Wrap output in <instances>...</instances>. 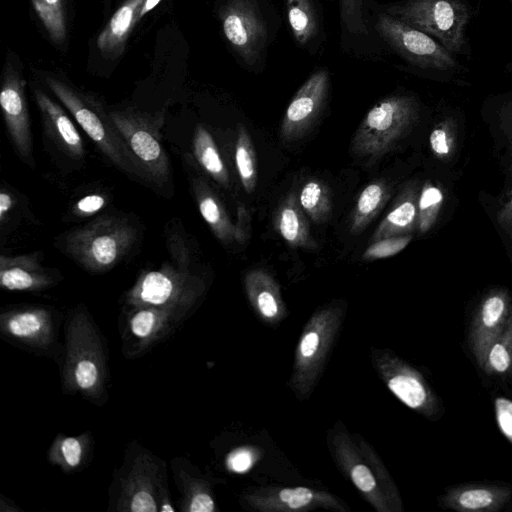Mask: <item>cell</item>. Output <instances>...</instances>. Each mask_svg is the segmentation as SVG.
<instances>
[{"instance_id":"22","label":"cell","mask_w":512,"mask_h":512,"mask_svg":"<svg viewBox=\"0 0 512 512\" xmlns=\"http://www.w3.org/2000/svg\"><path fill=\"white\" fill-rule=\"evenodd\" d=\"M299 203L308 217L316 223L327 220L332 209L331 193L321 180L307 181L299 194Z\"/></svg>"},{"instance_id":"44","label":"cell","mask_w":512,"mask_h":512,"mask_svg":"<svg viewBox=\"0 0 512 512\" xmlns=\"http://www.w3.org/2000/svg\"><path fill=\"white\" fill-rule=\"evenodd\" d=\"M318 342L319 337L315 332L308 333L301 342L300 349L302 355L306 357L312 355L318 346Z\"/></svg>"},{"instance_id":"36","label":"cell","mask_w":512,"mask_h":512,"mask_svg":"<svg viewBox=\"0 0 512 512\" xmlns=\"http://www.w3.org/2000/svg\"><path fill=\"white\" fill-rule=\"evenodd\" d=\"M154 323L155 315L151 311H140L132 319V331L139 337H146L152 331Z\"/></svg>"},{"instance_id":"41","label":"cell","mask_w":512,"mask_h":512,"mask_svg":"<svg viewBox=\"0 0 512 512\" xmlns=\"http://www.w3.org/2000/svg\"><path fill=\"white\" fill-rule=\"evenodd\" d=\"M228 463L231 469L242 472L250 467L251 456L247 451L239 450L230 456Z\"/></svg>"},{"instance_id":"25","label":"cell","mask_w":512,"mask_h":512,"mask_svg":"<svg viewBox=\"0 0 512 512\" xmlns=\"http://www.w3.org/2000/svg\"><path fill=\"white\" fill-rule=\"evenodd\" d=\"M30 1L50 39L56 44L63 43L67 34L64 0Z\"/></svg>"},{"instance_id":"18","label":"cell","mask_w":512,"mask_h":512,"mask_svg":"<svg viewBox=\"0 0 512 512\" xmlns=\"http://www.w3.org/2000/svg\"><path fill=\"white\" fill-rule=\"evenodd\" d=\"M168 263L160 270L146 272L138 284V297L141 301L161 305L169 301L179 289V282L184 280L186 270L174 268Z\"/></svg>"},{"instance_id":"29","label":"cell","mask_w":512,"mask_h":512,"mask_svg":"<svg viewBox=\"0 0 512 512\" xmlns=\"http://www.w3.org/2000/svg\"><path fill=\"white\" fill-rule=\"evenodd\" d=\"M429 143L437 157L446 158L451 155L455 144L454 123L451 119H445L432 130Z\"/></svg>"},{"instance_id":"21","label":"cell","mask_w":512,"mask_h":512,"mask_svg":"<svg viewBox=\"0 0 512 512\" xmlns=\"http://www.w3.org/2000/svg\"><path fill=\"white\" fill-rule=\"evenodd\" d=\"M193 153L197 162L207 174L224 188L229 187L230 179L225 163L212 135L202 125H197L194 131Z\"/></svg>"},{"instance_id":"31","label":"cell","mask_w":512,"mask_h":512,"mask_svg":"<svg viewBox=\"0 0 512 512\" xmlns=\"http://www.w3.org/2000/svg\"><path fill=\"white\" fill-rule=\"evenodd\" d=\"M341 18L346 28L354 34L367 33L365 0H339Z\"/></svg>"},{"instance_id":"7","label":"cell","mask_w":512,"mask_h":512,"mask_svg":"<svg viewBox=\"0 0 512 512\" xmlns=\"http://www.w3.org/2000/svg\"><path fill=\"white\" fill-rule=\"evenodd\" d=\"M223 34L240 58L256 65L267 40V28L256 0H226L219 10Z\"/></svg>"},{"instance_id":"27","label":"cell","mask_w":512,"mask_h":512,"mask_svg":"<svg viewBox=\"0 0 512 512\" xmlns=\"http://www.w3.org/2000/svg\"><path fill=\"white\" fill-rule=\"evenodd\" d=\"M492 404L500 433L512 445V387L498 385L492 393Z\"/></svg>"},{"instance_id":"42","label":"cell","mask_w":512,"mask_h":512,"mask_svg":"<svg viewBox=\"0 0 512 512\" xmlns=\"http://www.w3.org/2000/svg\"><path fill=\"white\" fill-rule=\"evenodd\" d=\"M213 509V500L206 494L196 495L190 505L191 512H211Z\"/></svg>"},{"instance_id":"5","label":"cell","mask_w":512,"mask_h":512,"mask_svg":"<svg viewBox=\"0 0 512 512\" xmlns=\"http://www.w3.org/2000/svg\"><path fill=\"white\" fill-rule=\"evenodd\" d=\"M388 12L430 35L450 53L460 52L465 44L470 14L460 0H408Z\"/></svg>"},{"instance_id":"10","label":"cell","mask_w":512,"mask_h":512,"mask_svg":"<svg viewBox=\"0 0 512 512\" xmlns=\"http://www.w3.org/2000/svg\"><path fill=\"white\" fill-rule=\"evenodd\" d=\"M438 504L456 512H505L512 510V484L503 481H469L444 488Z\"/></svg>"},{"instance_id":"24","label":"cell","mask_w":512,"mask_h":512,"mask_svg":"<svg viewBox=\"0 0 512 512\" xmlns=\"http://www.w3.org/2000/svg\"><path fill=\"white\" fill-rule=\"evenodd\" d=\"M287 17L295 40L306 44L317 31V19L310 0H286Z\"/></svg>"},{"instance_id":"34","label":"cell","mask_w":512,"mask_h":512,"mask_svg":"<svg viewBox=\"0 0 512 512\" xmlns=\"http://www.w3.org/2000/svg\"><path fill=\"white\" fill-rule=\"evenodd\" d=\"M251 217L243 204L237 208V222L235 224V241L244 244L250 237Z\"/></svg>"},{"instance_id":"2","label":"cell","mask_w":512,"mask_h":512,"mask_svg":"<svg viewBox=\"0 0 512 512\" xmlns=\"http://www.w3.org/2000/svg\"><path fill=\"white\" fill-rule=\"evenodd\" d=\"M136 228L114 216L99 217L68 232L64 252L87 270L106 271L118 264L133 247Z\"/></svg>"},{"instance_id":"4","label":"cell","mask_w":512,"mask_h":512,"mask_svg":"<svg viewBox=\"0 0 512 512\" xmlns=\"http://www.w3.org/2000/svg\"><path fill=\"white\" fill-rule=\"evenodd\" d=\"M418 110L417 102L410 96H389L376 103L353 137L354 155L377 159L387 153L414 124Z\"/></svg>"},{"instance_id":"40","label":"cell","mask_w":512,"mask_h":512,"mask_svg":"<svg viewBox=\"0 0 512 512\" xmlns=\"http://www.w3.org/2000/svg\"><path fill=\"white\" fill-rule=\"evenodd\" d=\"M130 509L134 512H154L157 510L154 499L146 491H140L134 495Z\"/></svg>"},{"instance_id":"45","label":"cell","mask_w":512,"mask_h":512,"mask_svg":"<svg viewBox=\"0 0 512 512\" xmlns=\"http://www.w3.org/2000/svg\"><path fill=\"white\" fill-rule=\"evenodd\" d=\"M14 205L13 196L6 190H2L0 193V220L4 222L9 211Z\"/></svg>"},{"instance_id":"26","label":"cell","mask_w":512,"mask_h":512,"mask_svg":"<svg viewBox=\"0 0 512 512\" xmlns=\"http://www.w3.org/2000/svg\"><path fill=\"white\" fill-rule=\"evenodd\" d=\"M443 199V192L438 186L431 182H426L422 186L418 197L417 229L420 233H426L432 228L438 218Z\"/></svg>"},{"instance_id":"9","label":"cell","mask_w":512,"mask_h":512,"mask_svg":"<svg viewBox=\"0 0 512 512\" xmlns=\"http://www.w3.org/2000/svg\"><path fill=\"white\" fill-rule=\"evenodd\" d=\"M25 90V79L12 65H6L0 105L7 134L20 159L34 166L33 138Z\"/></svg>"},{"instance_id":"35","label":"cell","mask_w":512,"mask_h":512,"mask_svg":"<svg viewBox=\"0 0 512 512\" xmlns=\"http://www.w3.org/2000/svg\"><path fill=\"white\" fill-rule=\"evenodd\" d=\"M75 378L77 384L83 389L93 386L97 379L95 364L88 360L79 362L75 371Z\"/></svg>"},{"instance_id":"6","label":"cell","mask_w":512,"mask_h":512,"mask_svg":"<svg viewBox=\"0 0 512 512\" xmlns=\"http://www.w3.org/2000/svg\"><path fill=\"white\" fill-rule=\"evenodd\" d=\"M376 29L401 57L415 66L439 71L458 67L452 53L436 39L390 14L378 16Z\"/></svg>"},{"instance_id":"30","label":"cell","mask_w":512,"mask_h":512,"mask_svg":"<svg viewBox=\"0 0 512 512\" xmlns=\"http://www.w3.org/2000/svg\"><path fill=\"white\" fill-rule=\"evenodd\" d=\"M411 239L412 236L409 234L374 241L363 253V259L372 261L393 256L402 251L409 244Z\"/></svg>"},{"instance_id":"14","label":"cell","mask_w":512,"mask_h":512,"mask_svg":"<svg viewBox=\"0 0 512 512\" xmlns=\"http://www.w3.org/2000/svg\"><path fill=\"white\" fill-rule=\"evenodd\" d=\"M418 197L415 184H408L375 230L371 241L409 235L413 232L418 224Z\"/></svg>"},{"instance_id":"3","label":"cell","mask_w":512,"mask_h":512,"mask_svg":"<svg viewBox=\"0 0 512 512\" xmlns=\"http://www.w3.org/2000/svg\"><path fill=\"white\" fill-rule=\"evenodd\" d=\"M45 82L102 154L118 169L139 178L109 111L94 97L58 78L46 76Z\"/></svg>"},{"instance_id":"19","label":"cell","mask_w":512,"mask_h":512,"mask_svg":"<svg viewBox=\"0 0 512 512\" xmlns=\"http://www.w3.org/2000/svg\"><path fill=\"white\" fill-rule=\"evenodd\" d=\"M391 189L383 180L368 184L360 193L352 210L349 229L353 235L360 234L379 214L387 200Z\"/></svg>"},{"instance_id":"20","label":"cell","mask_w":512,"mask_h":512,"mask_svg":"<svg viewBox=\"0 0 512 512\" xmlns=\"http://www.w3.org/2000/svg\"><path fill=\"white\" fill-rule=\"evenodd\" d=\"M482 374L497 385L512 384V308L503 331L488 350Z\"/></svg>"},{"instance_id":"33","label":"cell","mask_w":512,"mask_h":512,"mask_svg":"<svg viewBox=\"0 0 512 512\" xmlns=\"http://www.w3.org/2000/svg\"><path fill=\"white\" fill-rule=\"evenodd\" d=\"M280 498L291 508H299L311 501L312 493L309 489L304 487L284 489L280 492Z\"/></svg>"},{"instance_id":"23","label":"cell","mask_w":512,"mask_h":512,"mask_svg":"<svg viewBox=\"0 0 512 512\" xmlns=\"http://www.w3.org/2000/svg\"><path fill=\"white\" fill-rule=\"evenodd\" d=\"M235 163L242 186L247 193H253L257 184L256 154L251 137L242 124L238 126Z\"/></svg>"},{"instance_id":"46","label":"cell","mask_w":512,"mask_h":512,"mask_svg":"<svg viewBox=\"0 0 512 512\" xmlns=\"http://www.w3.org/2000/svg\"><path fill=\"white\" fill-rule=\"evenodd\" d=\"M161 0H145L142 10L140 12V18L146 15L148 12L152 11Z\"/></svg>"},{"instance_id":"11","label":"cell","mask_w":512,"mask_h":512,"mask_svg":"<svg viewBox=\"0 0 512 512\" xmlns=\"http://www.w3.org/2000/svg\"><path fill=\"white\" fill-rule=\"evenodd\" d=\"M329 75L324 69L314 72L290 101L280 128L284 142L302 138L311 128L325 104Z\"/></svg>"},{"instance_id":"1","label":"cell","mask_w":512,"mask_h":512,"mask_svg":"<svg viewBox=\"0 0 512 512\" xmlns=\"http://www.w3.org/2000/svg\"><path fill=\"white\" fill-rule=\"evenodd\" d=\"M138 172L139 179L158 188L170 180V162L161 139L164 114L141 112L133 108L109 111Z\"/></svg>"},{"instance_id":"16","label":"cell","mask_w":512,"mask_h":512,"mask_svg":"<svg viewBox=\"0 0 512 512\" xmlns=\"http://www.w3.org/2000/svg\"><path fill=\"white\" fill-rule=\"evenodd\" d=\"M192 189L200 214L217 239L224 244L235 241V225L210 186L201 177H194Z\"/></svg>"},{"instance_id":"38","label":"cell","mask_w":512,"mask_h":512,"mask_svg":"<svg viewBox=\"0 0 512 512\" xmlns=\"http://www.w3.org/2000/svg\"><path fill=\"white\" fill-rule=\"evenodd\" d=\"M352 480L362 491H370L375 487V480L370 470L364 465H357L352 470Z\"/></svg>"},{"instance_id":"8","label":"cell","mask_w":512,"mask_h":512,"mask_svg":"<svg viewBox=\"0 0 512 512\" xmlns=\"http://www.w3.org/2000/svg\"><path fill=\"white\" fill-rule=\"evenodd\" d=\"M512 308L509 292L496 288L486 293L466 324L465 347L475 366L483 373L489 348L503 331Z\"/></svg>"},{"instance_id":"17","label":"cell","mask_w":512,"mask_h":512,"mask_svg":"<svg viewBox=\"0 0 512 512\" xmlns=\"http://www.w3.org/2000/svg\"><path fill=\"white\" fill-rule=\"evenodd\" d=\"M35 255L0 257V284L8 290H27L47 282Z\"/></svg>"},{"instance_id":"15","label":"cell","mask_w":512,"mask_h":512,"mask_svg":"<svg viewBox=\"0 0 512 512\" xmlns=\"http://www.w3.org/2000/svg\"><path fill=\"white\" fill-rule=\"evenodd\" d=\"M274 226L281 237L292 247L315 248L309 223L295 192H291L279 205Z\"/></svg>"},{"instance_id":"32","label":"cell","mask_w":512,"mask_h":512,"mask_svg":"<svg viewBox=\"0 0 512 512\" xmlns=\"http://www.w3.org/2000/svg\"><path fill=\"white\" fill-rule=\"evenodd\" d=\"M9 330L17 336H28L40 330L41 321L32 312L19 313L8 323Z\"/></svg>"},{"instance_id":"28","label":"cell","mask_w":512,"mask_h":512,"mask_svg":"<svg viewBox=\"0 0 512 512\" xmlns=\"http://www.w3.org/2000/svg\"><path fill=\"white\" fill-rule=\"evenodd\" d=\"M249 287L256 289L257 304L263 315L273 317L278 311L276 296L271 292L272 279L262 270L251 271L247 275Z\"/></svg>"},{"instance_id":"12","label":"cell","mask_w":512,"mask_h":512,"mask_svg":"<svg viewBox=\"0 0 512 512\" xmlns=\"http://www.w3.org/2000/svg\"><path fill=\"white\" fill-rule=\"evenodd\" d=\"M34 97L48 138L70 159L83 160L82 137L65 110L41 89L34 90Z\"/></svg>"},{"instance_id":"47","label":"cell","mask_w":512,"mask_h":512,"mask_svg":"<svg viewBox=\"0 0 512 512\" xmlns=\"http://www.w3.org/2000/svg\"><path fill=\"white\" fill-rule=\"evenodd\" d=\"M162 511H173V508L170 505H164L162 507Z\"/></svg>"},{"instance_id":"43","label":"cell","mask_w":512,"mask_h":512,"mask_svg":"<svg viewBox=\"0 0 512 512\" xmlns=\"http://www.w3.org/2000/svg\"><path fill=\"white\" fill-rule=\"evenodd\" d=\"M498 222L502 228L512 235V194L498 213Z\"/></svg>"},{"instance_id":"37","label":"cell","mask_w":512,"mask_h":512,"mask_svg":"<svg viewBox=\"0 0 512 512\" xmlns=\"http://www.w3.org/2000/svg\"><path fill=\"white\" fill-rule=\"evenodd\" d=\"M106 205V199L100 194H90L76 203V211L83 215H91L100 211Z\"/></svg>"},{"instance_id":"13","label":"cell","mask_w":512,"mask_h":512,"mask_svg":"<svg viewBox=\"0 0 512 512\" xmlns=\"http://www.w3.org/2000/svg\"><path fill=\"white\" fill-rule=\"evenodd\" d=\"M145 0H125L98 35L96 45L103 58L115 60L122 55L127 40L138 23Z\"/></svg>"},{"instance_id":"39","label":"cell","mask_w":512,"mask_h":512,"mask_svg":"<svg viewBox=\"0 0 512 512\" xmlns=\"http://www.w3.org/2000/svg\"><path fill=\"white\" fill-rule=\"evenodd\" d=\"M62 452L70 466H76L81 458V446L75 438H66L62 443Z\"/></svg>"}]
</instances>
